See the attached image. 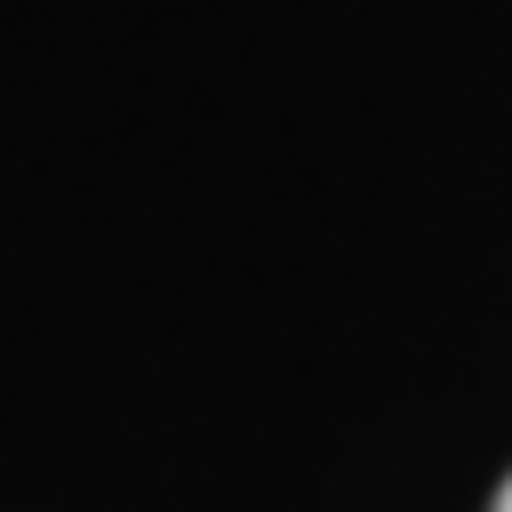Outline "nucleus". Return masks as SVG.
Here are the masks:
<instances>
[{
  "mask_svg": "<svg viewBox=\"0 0 512 512\" xmlns=\"http://www.w3.org/2000/svg\"><path fill=\"white\" fill-rule=\"evenodd\" d=\"M497 512H512V482H505V490H497Z\"/></svg>",
  "mask_w": 512,
  "mask_h": 512,
  "instance_id": "f257e3e1",
  "label": "nucleus"
}]
</instances>
